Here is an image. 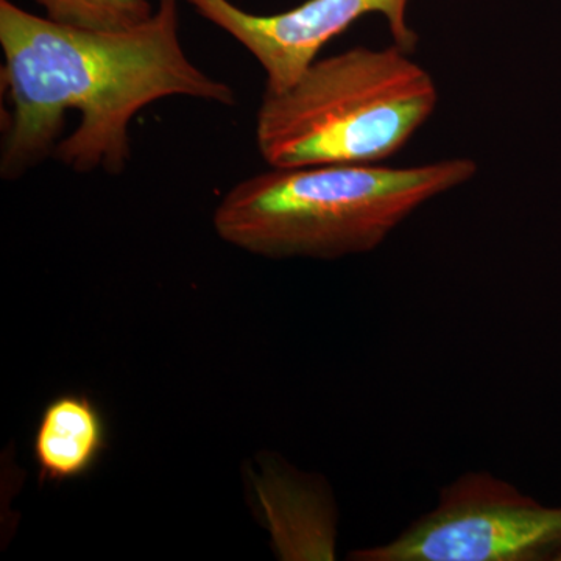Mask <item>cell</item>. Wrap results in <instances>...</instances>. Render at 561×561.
<instances>
[{
	"label": "cell",
	"mask_w": 561,
	"mask_h": 561,
	"mask_svg": "<svg viewBox=\"0 0 561 561\" xmlns=\"http://www.w3.org/2000/svg\"><path fill=\"white\" fill-rule=\"evenodd\" d=\"M179 28V0H160L150 20L124 31L58 24L0 0L11 102L2 179H21L50 153L73 172L121 175L140 110L168 98L234 106L230 84L190 60Z\"/></svg>",
	"instance_id": "cell-1"
},
{
	"label": "cell",
	"mask_w": 561,
	"mask_h": 561,
	"mask_svg": "<svg viewBox=\"0 0 561 561\" xmlns=\"http://www.w3.org/2000/svg\"><path fill=\"white\" fill-rule=\"evenodd\" d=\"M476 173L478 162L470 158L412 168H271L227 192L214 213V228L225 242L273 260L370 253L416 209Z\"/></svg>",
	"instance_id": "cell-2"
},
{
	"label": "cell",
	"mask_w": 561,
	"mask_h": 561,
	"mask_svg": "<svg viewBox=\"0 0 561 561\" xmlns=\"http://www.w3.org/2000/svg\"><path fill=\"white\" fill-rule=\"evenodd\" d=\"M401 47L317 58L294 84L265 92L256 146L271 168L379 164L431 119L438 90Z\"/></svg>",
	"instance_id": "cell-3"
},
{
	"label": "cell",
	"mask_w": 561,
	"mask_h": 561,
	"mask_svg": "<svg viewBox=\"0 0 561 561\" xmlns=\"http://www.w3.org/2000/svg\"><path fill=\"white\" fill-rule=\"evenodd\" d=\"M559 552L561 507L542 505L486 472H470L394 540L353 552L351 560L531 561Z\"/></svg>",
	"instance_id": "cell-4"
},
{
	"label": "cell",
	"mask_w": 561,
	"mask_h": 561,
	"mask_svg": "<svg viewBox=\"0 0 561 561\" xmlns=\"http://www.w3.org/2000/svg\"><path fill=\"white\" fill-rule=\"evenodd\" d=\"M186 2L256 58L265 72V92L287 90L330 41L367 14L387 18L394 46L413 54L419 44V36L405 21L409 0H306L268 16L249 13L231 0Z\"/></svg>",
	"instance_id": "cell-5"
},
{
	"label": "cell",
	"mask_w": 561,
	"mask_h": 561,
	"mask_svg": "<svg viewBox=\"0 0 561 561\" xmlns=\"http://www.w3.org/2000/svg\"><path fill=\"white\" fill-rule=\"evenodd\" d=\"M108 430L101 409L81 393L54 398L41 413L33 456L41 482L83 478L101 460Z\"/></svg>",
	"instance_id": "cell-6"
},
{
	"label": "cell",
	"mask_w": 561,
	"mask_h": 561,
	"mask_svg": "<svg viewBox=\"0 0 561 561\" xmlns=\"http://www.w3.org/2000/svg\"><path fill=\"white\" fill-rule=\"evenodd\" d=\"M46 18L90 31H124L150 20L149 0H35Z\"/></svg>",
	"instance_id": "cell-7"
},
{
	"label": "cell",
	"mask_w": 561,
	"mask_h": 561,
	"mask_svg": "<svg viewBox=\"0 0 561 561\" xmlns=\"http://www.w3.org/2000/svg\"><path fill=\"white\" fill-rule=\"evenodd\" d=\"M553 560L561 561V552L557 553V556L553 557Z\"/></svg>",
	"instance_id": "cell-8"
}]
</instances>
